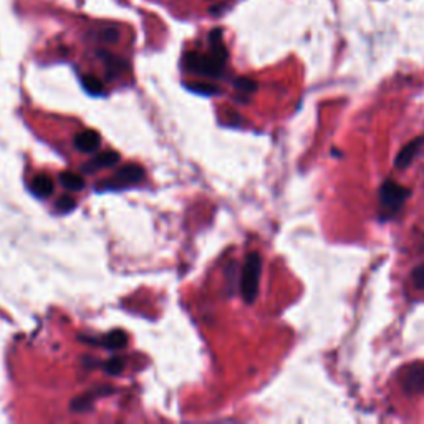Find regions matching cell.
<instances>
[{"instance_id": "2", "label": "cell", "mask_w": 424, "mask_h": 424, "mask_svg": "<svg viewBox=\"0 0 424 424\" xmlns=\"http://www.w3.org/2000/svg\"><path fill=\"white\" fill-rule=\"evenodd\" d=\"M411 191L405 186H399L398 182L386 179L380 187V215L381 219L393 218L396 212H399L403 206H405L406 199L410 198Z\"/></svg>"}, {"instance_id": "16", "label": "cell", "mask_w": 424, "mask_h": 424, "mask_svg": "<svg viewBox=\"0 0 424 424\" xmlns=\"http://www.w3.org/2000/svg\"><path fill=\"white\" fill-rule=\"evenodd\" d=\"M411 280H413V285L418 290H424V262L414 268L413 274H411Z\"/></svg>"}, {"instance_id": "19", "label": "cell", "mask_w": 424, "mask_h": 424, "mask_svg": "<svg viewBox=\"0 0 424 424\" xmlns=\"http://www.w3.org/2000/svg\"><path fill=\"white\" fill-rule=\"evenodd\" d=\"M75 206H76L75 199L70 198V195H62V198H60L59 201H56V204H55V207H56V209H59L60 212H68V211H72Z\"/></svg>"}, {"instance_id": "13", "label": "cell", "mask_w": 424, "mask_h": 424, "mask_svg": "<svg viewBox=\"0 0 424 424\" xmlns=\"http://www.w3.org/2000/svg\"><path fill=\"white\" fill-rule=\"evenodd\" d=\"M126 341H128V337H126V333L121 332V330H115V332H112L108 337L105 338V345L113 350L123 348V346L126 345Z\"/></svg>"}, {"instance_id": "9", "label": "cell", "mask_w": 424, "mask_h": 424, "mask_svg": "<svg viewBox=\"0 0 424 424\" xmlns=\"http://www.w3.org/2000/svg\"><path fill=\"white\" fill-rule=\"evenodd\" d=\"M96 53H98V56H100V59L103 60L106 70H108L109 78H112V76H116V75H120V73H123V72L128 70L129 65H128V62H126L125 59H121V56H116V55H113V53L105 52V50H98Z\"/></svg>"}, {"instance_id": "17", "label": "cell", "mask_w": 424, "mask_h": 424, "mask_svg": "<svg viewBox=\"0 0 424 424\" xmlns=\"http://www.w3.org/2000/svg\"><path fill=\"white\" fill-rule=\"evenodd\" d=\"M125 368V360L123 358H113L105 365V370L108 371L109 374H120Z\"/></svg>"}, {"instance_id": "6", "label": "cell", "mask_w": 424, "mask_h": 424, "mask_svg": "<svg viewBox=\"0 0 424 424\" xmlns=\"http://www.w3.org/2000/svg\"><path fill=\"white\" fill-rule=\"evenodd\" d=\"M118 162H120V154H118L116 151H103V153L98 154L95 159H92L87 165H83V171L85 173H93V171L98 169L112 168V166L118 165Z\"/></svg>"}, {"instance_id": "3", "label": "cell", "mask_w": 424, "mask_h": 424, "mask_svg": "<svg viewBox=\"0 0 424 424\" xmlns=\"http://www.w3.org/2000/svg\"><path fill=\"white\" fill-rule=\"evenodd\" d=\"M262 272V257L259 252H251L246 257V264L242 268V279H240V292H242L246 304L252 305L259 292V279Z\"/></svg>"}, {"instance_id": "10", "label": "cell", "mask_w": 424, "mask_h": 424, "mask_svg": "<svg viewBox=\"0 0 424 424\" xmlns=\"http://www.w3.org/2000/svg\"><path fill=\"white\" fill-rule=\"evenodd\" d=\"M30 189L36 198H48L53 193V182L47 174H40V176L34 178Z\"/></svg>"}, {"instance_id": "12", "label": "cell", "mask_w": 424, "mask_h": 424, "mask_svg": "<svg viewBox=\"0 0 424 424\" xmlns=\"http://www.w3.org/2000/svg\"><path fill=\"white\" fill-rule=\"evenodd\" d=\"M93 36L103 43H115L120 39V30L113 25H105L93 32Z\"/></svg>"}, {"instance_id": "14", "label": "cell", "mask_w": 424, "mask_h": 424, "mask_svg": "<svg viewBox=\"0 0 424 424\" xmlns=\"http://www.w3.org/2000/svg\"><path fill=\"white\" fill-rule=\"evenodd\" d=\"M83 87L88 93H92V95H100V93H103V83H101V81L98 80L96 76L85 75L83 76Z\"/></svg>"}, {"instance_id": "15", "label": "cell", "mask_w": 424, "mask_h": 424, "mask_svg": "<svg viewBox=\"0 0 424 424\" xmlns=\"http://www.w3.org/2000/svg\"><path fill=\"white\" fill-rule=\"evenodd\" d=\"M234 85H235V89H237L239 93H247V95H251V93H254L257 89L255 81H252L248 78H237Z\"/></svg>"}, {"instance_id": "1", "label": "cell", "mask_w": 424, "mask_h": 424, "mask_svg": "<svg viewBox=\"0 0 424 424\" xmlns=\"http://www.w3.org/2000/svg\"><path fill=\"white\" fill-rule=\"evenodd\" d=\"M211 52L209 53H187L184 59V65L189 72L201 76H209V78H218L222 75L224 65L227 62V50L222 42V32L212 30L209 35Z\"/></svg>"}, {"instance_id": "11", "label": "cell", "mask_w": 424, "mask_h": 424, "mask_svg": "<svg viewBox=\"0 0 424 424\" xmlns=\"http://www.w3.org/2000/svg\"><path fill=\"white\" fill-rule=\"evenodd\" d=\"M60 182L68 191H81L85 187V178L76 173H62L60 174Z\"/></svg>"}, {"instance_id": "18", "label": "cell", "mask_w": 424, "mask_h": 424, "mask_svg": "<svg viewBox=\"0 0 424 424\" xmlns=\"http://www.w3.org/2000/svg\"><path fill=\"white\" fill-rule=\"evenodd\" d=\"M189 88L195 93H201V95H215V93H219L218 87H214V85H207V83L189 85Z\"/></svg>"}, {"instance_id": "7", "label": "cell", "mask_w": 424, "mask_h": 424, "mask_svg": "<svg viewBox=\"0 0 424 424\" xmlns=\"http://www.w3.org/2000/svg\"><path fill=\"white\" fill-rule=\"evenodd\" d=\"M424 145V136L414 138L413 141H410L407 145L399 151V154L396 156V161H394V166L399 169H405L407 166L411 165V161H413L416 153H418L419 149H421V146Z\"/></svg>"}, {"instance_id": "8", "label": "cell", "mask_w": 424, "mask_h": 424, "mask_svg": "<svg viewBox=\"0 0 424 424\" xmlns=\"http://www.w3.org/2000/svg\"><path fill=\"white\" fill-rule=\"evenodd\" d=\"M73 142H75L76 149H80L81 153H93V151L100 148L101 136L96 131H93V129H85L83 133L76 134Z\"/></svg>"}, {"instance_id": "5", "label": "cell", "mask_w": 424, "mask_h": 424, "mask_svg": "<svg viewBox=\"0 0 424 424\" xmlns=\"http://www.w3.org/2000/svg\"><path fill=\"white\" fill-rule=\"evenodd\" d=\"M401 385L406 393H424V363H413L403 370Z\"/></svg>"}, {"instance_id": "4", "label": "cell", "mask_w": 424, "mask_h": 424, "mask_svg": "<svg viewBox=\"0 0 424 424\" xmlns=\"http://www.w3.org/2000/svg\"><path fill=\"white\" fill-rule=\"evenodd\" d=\"M145 178V169L138 165H126L121 168L112 179L100 182V191L105 189H120V187H126L129 184H136L141 179Z\"/></svg>"}]
</instances>
